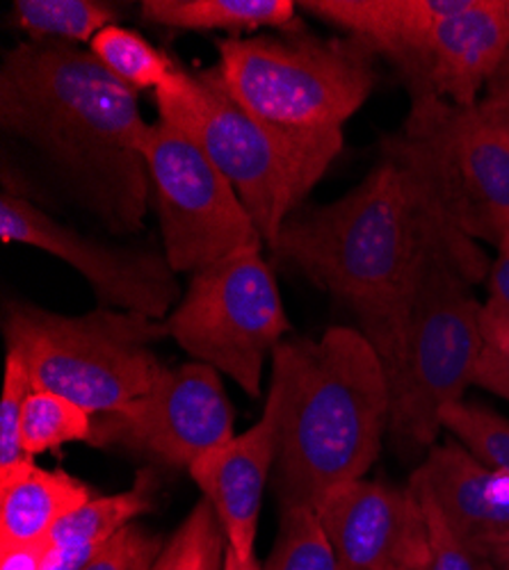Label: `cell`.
I'll return each mask as SVG.
<instances>
[{"mask_svg":"<svg viewBox=\"0 0 509 570\" xmlns=\"http://www.w3.org/2000/svg\"><path fill=\"white\" fill-rule=\"evenodd\" d=\"M0 126L39 151L108 230L145 228L151 183L137 91L89 51L26 41L0 65Z\"/></svg>","mask_w":509,"mask_h":570,"instance_id":"1","label":"cell"},{"mask_svg":"<svg viewBox=\"0 0 509 570\" xmlns=\"http://www.w3.org/2000/svg\"><path fill=\"white\" fill-rule=\"evenodd\" d=\"M452 235L464 233L400 163L382 156L345 197L300 208L270 252L354 313L391 374L425 258Z\"/></svg>","mask_w":509,"mask_h":570,"instance_id":"2","label":"cell"},{"mask_svg":"<svg viewBox=\"0 0 509 570\" xmlns=\"http://www.w3.org/2000/svg\"><path fill=\"white\" fill-rule=\"evenodd\" d=\"M270 382L284 400L272 489L282 509H317L380 456L391 424L386 367L359 328L330 326L276 347Z\"/></svg>","mask_w":509,"mask_h":570,"instance_id":"3","label":"cell"},{"mask_svg":"<svg viewBox=\"0 0 509 570\" xmlns=\"http://www.w3.org/2000/svg\"><path fill=\"white\" fill-rule=\"evenodd\" d=\"M489 258L469 235L439 240L411 297L398 363L389 374V434L404 456L428 454L443 413L464 402L482 354V304L471 285L487 281Z\"/></svg>","mask_w":509,"mask_h":570,"instance_id":"4","label":"cell"},{"mask_svg":"<svg viewBox=\"0 0 509 570\" xmlns=\"http://www.w3.org/2000/svg\"><path fill=\"white\" fill-rule=\"evenodd\" d=\"M156 106L234 185L267 249L343 151V132H297L254 117L224 89L215 67L178 69L156 91Z\"/></svg>","mask_w":509,"mask_h":570,"instance_id":"5","label":"cell"},{"mask_svg":"<svg viewBox=\"0 0 509 570\" xmlns=\"http://www.w3.org/2000/svg\"><path fill=\"white\" fill-rule=\"evenodd\" d=\"M169 338L165 320L97 306L62 315L28 302L6 313L8 354L19 356L35 391L58 393L91 415L145 395L165 372L154 345Z\"/></svg>","mask_w":509,"mask_h":570,"instance_id":"6","label":"cell"},{"mask_svg":"<svg viewBox=\"0 0 509 570\" xmlns=\"http://www.w3.org/2000/svg\"><path fill=\"white\" fill-rule=\"evenodd\" d=\"M382 156L419 180L443 219L471 240L496 247L509 233L507 101H411L402 130L382 141Z\"/></svg>","mask_w":509,"mask_h":570,"instance_id":"7","label":"cell"},{"mask_svg":"<svg viewBox=\"0 0 509 570\" xmlns=\"http://www.w3.org/2000/svg\"><path fill=\"white\" fill-rule=\"evenodd\" d=\"M217 56L215 71L238 106L297 132H343L378 80V58L350 37H231Z\"/></svg>","mask_w":509,"mask_h":570,"instance_id":"8","label":"cell"},{"mask_svg":"<svg viewBox=\"0 0 509 570\" xmlns=\"http://www.w3.org/2000/svg\"><path fill=\"white\" fill-rule=\"evenodd\" d=\"M263 249L252 245L195 272L165 320L185 354L234 379L249 397H261L265 363L291 331Z\"/></svg>","mask_w":509,"mask_h":570,"instance_id":"9","label":"cell"},{"mask_svg":"<svg viewBox=\"0 0 509 570\" xmlns=\"http://www.w3.org/2000/svg\"><path fill=\"white\" fill-rule=\"evenodd\" d=\"M163 254L176 274H195L252 245H265L243 199L195 141L158 119L145 139Z\"/></svg>","mask_w":509,"mask_h":570,"instance_id":"10","label":"cell"},{"mask_svg":"<svg viewBox=\"0 0 509 570\" xmlns=\"http://www.w3.org/2000/svg\"><path fill=\"white\" fill-rule=\"evenodd\" d=\"M236 436V411L222 374L190 361L165 367L158 382L126 406L95 415L89 445L124 450L176 470H190Z\"/></svg>","mask_w":509,"mask_h":570,"instance_id":"11","label":"cell"},{"mask_svg":"<svg viewBox=\"0 0 509 570\" xmlns=\"http://www.w3.org/2000/svg\"><path fill=\"white\" fill-rule=\"evenodd\" d=\"M0 240L60 258L89 283L104 308L167 320L180 302L176 272L163 249L104 245L6 189L0 197Z\"/></svg>","mask_w":509,"mask_h":570,"instance_id":"12","label":"cell"},{"mask_svg":"<svg viewBox=\"0 0 509 570\" xmlns=\"http://www.w3.org/2000/svg\"><path fill=\"white\" fill-rule=\"evenodd\" d=\"M341 570H421L430 557L428 520L411 487L356 480L315 509Z\"/></svg>","mask_w":509,"mask_h":570,"instance_id":"13","label":"cell"},{"mask_svg":"<svg viewBox=\"0 0 509 570\" xmlns=\"http://www.w3.org/2000/svg\"><path fill=\"white\" fill-rule=\"evenodd\" d=\"M282 391L270 382L263 415L247 432L211 450L190 465V478L224 528L228 550L243 559L256 554L258 518L272 480L282 436Z\"/></svg>","mask_w":509,"mask_h":570,"instance_id":"14","label":"cell"},{"mask_svg":"<svg viewBox=\"0 0 509 570\" xmlns=\"http://www.w3.org/2000/svg\"><path fill=\"white\" fill-rule=\"evenodd\" d=\"M507 43L509 0H471L469 8L434 28L419 69L404 85L409 99L478 104V94L498 69Z\"/></svg>","mask_w":509,"mask_h":570,"instance_id":"15","label":"cell"},{"mask_svg":"<svg viewBox=\"0 0 509 570\" xmlns=\"http://www.w3.org/2000/svg\"><path fill=\"white\" fill-rule=\"evenodd\" d=\"M409 487L428 495L452 530L487 559L509 546V478L459 441L434 445Z\"/></svg>","mask_w":509,"mask_h":570,"instance_id":"16","label":"cell"},{"mask_svg":"<svg viewBox=\"0 0 509 570\" xmlns=\"http://www.w3.org/2000/svg\"><path fill=\"white\" fill-rule=\"evenodd\" d=\"M471 0H304L306 14L384 58L407 85L419 69L434 28L469 8Z\"/></svg>","mask_w":509,"mask_h":570,"instance_id":"17","label":"cell"},{"mask_svg":"<svg viewBox=\"0 0 509 570\" xmlns=\"http://www.w3.org/2000/svg\"><path fill=\"white\" fill-rule=\"evenodd\" d=\"M91 498L74 474L39 468L32 459L0 472V546L46 543L58 522Z\"/></svg>","mask_w":509,"mask_h":570,"instance_id":"18","label":"cell"},{"mask_svg":"<svg viewBox=\"0 0 509 570\" xmlns=\"http://www.w3.org/2000/svg\"><path fill=\"white\" fill-rule=\"evenodd\" d=\"M143 19L149 26L190 32L302 30L293 0H145Z\"/></svg>","mask_w":509,"mask_h":570,"instance_id":"19","label":"cell"},{"mask_svg":"<svg viewBox=\"0 0 509 570\" xmlns=\"http://www.w3.org/2000/svg\"><path fill=\"white\" fill-rule=\"evenodd\" d=\"M156 478L151 470H140L135 484L126 491L91 498L67 518H62L49 537V546H101L128 528L154 507Z\"/></svg>","mask_w":509,"mask_h":570,"instance_id":"20","label":"cell"},{"mask_svg":"<svg viewBox=\"0 0 509 570\" xmlns=\"http://www.w3.org/2000/svg\"><path fill=\"white\" fill-rule=\"evenodd\" d=\"M10 17L35 43H91L101 30L117 26V10L101 0H17Z\"/></svg>","mask_w":509,"mask_h":570,"instance_id":"21","label":"cell"},{"mask_svg":"<svg viewBox=\"0 0 509 570\" xmlns=\"http://www.w3.org/2000/svg\"><path fill=\"white\" fill-rule=\"evenodd\" d=\"M117 80L135 91L165 87L180 69L167 53L124 26H110L101 30L87 49Z\"/></svg>","mask_w":509,"mask_h":570,"instance_id":"22","label":"cell"},{"mask_svg":"<svg viewBox=\"0 0 509 570\" xmlns=\"http://www.w3.org/2000/svg\"><path fill=\"white\" fill-rule=\"evenodd\" d=\"M91 434H95V415L76 402L51 391H32L26 400L21 445L30 459L58 452L69 443H89Z\"/></svg>","mask_w":509,"mask_h":570,"instance_id":"23","label":"cell"},{"mask_svg":"<svg viewBox=\"0 0 509 570\" xmlns=\"http://www.w3.org/2000/svg\"><path fill=\"white\" fill-rule=\"evenodd\" d=\"M228 541L213 504L202 498L163 546L151 570H224Z\"/></svg>","mask_w":509,"mask_h":570,"instance_id":"24","label":"cell"},{"mask_svg":"<svg viewBox=\"0 0 509 570\" xmlns=\"http://www.w3.org/2000/svg\"><path fill=\"white\" fill-rule=\"evenodd\" d=\"M263 570H341L315 509H282L280 532Z\"/></svg>","mask_w":509,"mask_h":570,"instance_id":"25","label":"cell"},{"mask_svg":"<svg viewBox=\"0 0 509 570\" xmlns=\"http://www.w3.org/2000/svg\"><path fill=\"white\" fill-rule=\"evenodd\" d=\"M443 430L487 465L509 478V420L478 402H457L443 413Z\"/></svg>","mask_w":509,"mask_h":570,"instance_id":"26","label":"cell"},{"mask_svg":"<svg viewBox=\"0 0 509 570\" xmlns=\"http://www.w3.org/2000/svg\"><path fill=\"white\" fill-rule=\"evenodd\" d=\"M32 391L35 386L26 363L19 356L8 354L3 400H0V472H10L30 461L21 445V417Z\"/></svg>","mask_w":509,"mask_h":570,"instance_id":"27","label":"cell"},{"mask_svg":"<svg viewBox=\"0 0 509 570\" xmlns=\"http://www.w3.org/2000/svg\"><path fill=\"white\" fill-rule=\"evenodd\" d=\"M413 493L421 500L430 534V557L421 570H496L484 554L473 550L452 530L450 522L443 518V513L428 495L419 491Z\"/></svg>","mask_w":509,"mask_h":570,"instance_id":"28","label":"cell"},{"mask_svg":"<svg viewBox=\"0 0 509 570\" xmlns=\"http://www.w3.org/2000/svg\"><path fill=\"white\" fill-rule=\"evenodd\" d=\"M163 546V539L151 530L140 522H130L108 539L82 570H151Z\"/></svg>","mask_w":509,"mask_h":570,"instance_id":"29","label":"cell"},{"mask_svg":"<svg viewBox=\"0 0 509 570\" xmlns=\"http://www.w3.org/2000/svg\"><path fill=\"white\" fill-rule=\"evenodd\" d=\"M482 354L473 384L509 402V317L491 313L482 304Z\"/></svg>","mask_w":509,"mask_h":570,"instance_id":"30","label":"cell"},{"mask_svg":"<svg viewBox=\"0 0 509 570\" xmlns=\"http://www.w3.org/2000/svg\"><path fill=\"white\" fill-rule=\"evenodd\" d=\"M487 288L489 297L484 308L509 317V233L496 245V258L487 274Z\"/></svg>","mask_w":509,"mask_h":570,"instance_id":"31","label":"cell"},{"mask_svg":"<svg viewBox=\"0 0 509 570\" xmlns=\"http://www.w3.org/2000/svg\"><path fill=\"white\" fill-rule=\"evenodd\" d=\"M101 546H49L46 543L41 570H82Z\"/></svg>","mask_w":509,"mask_h":570,"instance_id":"32","label":"cell"},{"mask_svg":"<svg viewBox=\"0 0 509 570\" xmlns=\"http://www.w3.org/2000/svg\"><path fill=\"white\" fill-rule=\"evenodd\" d=\"M46 543L0 546V570H41Z\"/></svg>","mask_w":509,"mask_h":570,"instance_id":"33","label":"cell"},{"mask_svg":"<svg viewBox=\"0 0 509 570\" xmlns=\"http://www.w3.org/2000/svg\"><path fill=\"white\" fill-rule=\"evenodd\" d=\"M487 99L509 101V43H507L505 56H502L498 69L493 71V76L487 82Z\"/></svg>","mask_w":509,"mask_h":570,"instance_id":"34","label":"cell"},{"mask_svg":"<svg viewBox=\"0 0 509 570\" xmlns=\"http://www.w3.org/2000/svg\"><path fill=\"white\" fill-rule=\"evenodd\" d=\"M224 570H263V566H261V561L256 559V554L249 557V559H243V557H238L236 552L226 550Z\"/></svg>","mask_w":509,"mask_h":570,"instance_id":"35","label":"cell"},{"mask_svg":"<svg viewBox=\"0 0 509 570\" xmlns=\"http://www.w3.org/2000/svg\"><path fill=\"white\" fill-rule=\"evenodd\" d=\"M489 561L493 563L496 570H509V546L496 550V552L489 557Z\"/></svg>","mask_w":509,"mask_h":570,"instance_id":"36","label":"cell"},{"mask_svg":"<svg viewBox=\"0 0 509 570\" xmlns=\"http://www.w3.org/2000/svg\"><path fill=\"white\" fill-rule=\"evenodd\" d=\"M507 104H509V101H507Z\"/></svg>","mask_w":509,"mask_h":570,"instance_id":"37","label":"cell"}]
</instances>
